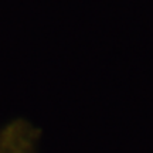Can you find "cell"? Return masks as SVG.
I'll use <instances>...</instances> for the list:
<instances>
[]
</instances>
